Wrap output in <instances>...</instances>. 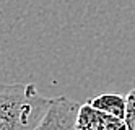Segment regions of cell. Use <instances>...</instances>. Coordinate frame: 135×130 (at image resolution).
<instances>
[{
    "label": "cell",
    "mask_w": 135,
    "mask_h": 130,
    "mask_svg": "<svg viewBox=\"0 0 135 130\" xmlns=\"http://www.w3.org/2000/svg\"><path fill=\"white\" fill-rule=\"evenodd\" d=\"M49 104L33 83H0V130H36Z\"/></svg>",
    "instance_id": "1"
},
{
    "label": "cell",
    "mask_w": 135,
    "mask_h": 130,
    "mask_svg": "<svg viewBox=\"0 0 135 130\" xmlns=\"http://www.w3.org/2000/svg\"><path fill=\"white\" fill-rule=\"evenodd\" d=\"M80 106L78 101L67 96L52 98L36 130H76V115Z\"/></svg>",
    "instance_id": "2"
},
{
    "label": "cell",
    "mask_w": 135,
    "mask_h": 130,
    "mask_svg": "<svg viewBox=\"0 0 135 130\" xmlns=\"http://www.w3.org/2000/svg\"><path fill=\"white\" fill-rule=\"evenodd\" d=\"M76 130H127V127L124 119L103 112L90 103H85L78 109Z\"/></svg>",
    "instance_id": "3"
},
{
    "label": "cell",
    "mask_w": 135,
    "mask_h": 130,
    "mask_svg": "<svg viewBox=\"0 0 135 130\" xmlns=\"http://www.w3.org/2000/svg\"><path fill=\"white\" fill-rule=\"evenodd\" d=\"M86 103H90L93 107L99 109V111H103V112H108L111 115L124 119V114H125V96H122V94H114V93L99 94V96L91 98L90 101H86Z\"/></svg>",
    "instance_id": "4"
},
{
    "label": "cell",
    "mask_w": 135,
    "mask_h": 130,
    "mask_svg": "<svg viewBox=\"0 0 135 130\" xmlns=\"http://www.w3.org/2000/svg\"><path fill=\"white\" fill-rule=\"evenodd\" d=\"M124 122L127 130H135V88L125 94V114Z\"/></svg>",
    "instance_id": "5"
}]
</instances>
